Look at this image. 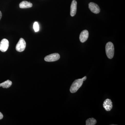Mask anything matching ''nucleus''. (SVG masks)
<instances>
[{
  "label": "nucleus",
  "instance_id": "1a4fd4ad",
  "mask_svg": "<svg viewBox=\"0 0 125 125\" xmlns=\"http://www.w3.org/2000/svg\"><path fill=\"white\" fill-rule=\"evenodd\" d=\"M89 32L87 30L82 31L80 35L79 39L81 42H85L88 38Z\"/></svg>",
  "mask_w": 125,
  "mask_h": 125
},
{
  "label": "nucleus",
  "instance_id": "f03ea898",
  "mask_svg": "<svg viewBox=\"0 0 125 125\" xmlns=\"http://www.w3.org/2000/svg\"><path fill=\"white\" fill-rule=\"evenodd\" d=\"M83 81L82 79L76 80L73 82L70 88V92L72 93H76L83 85Z\"/></svg>",
  "mask_w": 125,
  "mask_h": 125
},
{
  "label": "nucleus",
  "instance_id": "20e7f679",
  "mask_svg": "<svg viewBox=\"0 0 125 125\" xmlns=\"http://www.w3.org/2000/svg\"><path fill=\"white\" fill-rule=\"evenodd\" d=\"M60 58V56L58 53H53L46 56L44 58L45 61L48 62H52L58 60Z\"/></svg>",
  "mask_w": 125,
  "mask_h": 125
},
{
  "label": "nucleus",
  "instance_id": "4468645a",
  "mask_svg": "<svg viewBox=\"0 0 125 125\" xmlns=\"http://www.w3.org/2000/svg\"><path fill=\"white\" fill-rule=\"evenodd\" d=\"M3 117V114H2L1 112H0V120L2 119Z\"/></svg>",
  "mask_w": 125,
  "mask_h": 125
},
{
  "label": "nucleus",
  "instance_id": "7ed1b4c3",
  "mask_svg": "<svg viewBox=\"0 0 125 125\" xmlns=\"http://www.w3.org/2000/svg\"><path fill=\"white\" fill-rule=\"evenodd\" d=\"M26 46V43L24 39L21 38L19 40L16 46V49L18 52H23L24 51Z\"/></svg>",
  "mask_w": 125,
  "mask_h": 125
},
{
  "label": "nucleus",
  "instance_id": "f8f14e48",
  "mask_svg": "<svg viewBox=\"0 0 125 125\" xmlns=\"http://www.w3.org/2000/svg\"><path fill=\"white\" fill-rule=\"evenodd\" d=\"M97 123V121L94 118H89L86 121V125H94Z\"/></svg>",
  "mask_w": 125,
  "mask_h": 125
},
{
  "label": "nucleus",
  "instance_id": "f257e3e1",
  "mask_svg": "<svg viewBox=\"0 0 125 125\" xmlns=\"http://www.w3.org/2000/svg\"><path fill=\"white\" fill-rule=\"evenodd\" d=\"M105 50L108 58L110 59L113 58L114 54V48L113 43L111 42L107 43L105 47Z\"/></svg>",
  "mask_w": 125,
  "mask_h": 125
},
{
  "label": "nucleus",
  "instance_id": "dca6fc26",
  "mask_svg": "<svg viewBox=\"0 0 125 125\" xmlns=\"http://www.w3.org/2000/svg\"><path fill=\"white\" fill-rule=\"evenodd\" d=\"M2 14L1 13V11H0V20L1 19V17H2Z\"/></svg>",
  "mask_w": 125,
  "mask_h": 125
},
{
  "label": "nucleus",
  "instance_id": "9d476101",
  "mask_svg": "<svg viewBox=\"0 0 125 125\" xmlns=\"http://www.w3.org/2000/svg\"><path fill=\"white\" fill-rule=\"evenodd\" d=\"M32 6V4L31 2L23 1L21 2L19 4V7L21 9H27L31 8Z\"/></svg>",
  "mask_w": 125,
  "mask_h": 125
},
{
  "label": "nucleus",
  "instance_id": "0eeeda50",
  "mask_svg": "<svg viewBox=\"0 0 125 125\" xmlns=\"http://www.w3.org/2000/svg\"><path fill=\"white\" fill-rule=\"evenodd\" d=\"M103 106L106 111H111L113 107L111 99H106L104 102Z\"/></svg>",
  "mask_w": 125,
  "mask_h": 125
},
{
  "label": "nucleus",
  "instance_id": "ddd939ff",
  "mask_svg": "<svg viewBox=\"0 0 125 125\" xmlns=\"http://www.w3.org/2000/svg\"><path fill=\"white\" fill-rule=\"evenodd\" d=\"M33 29L35 32H38L39 30V25L37 22H36L33 24Z\"/></svg>",
  "mask_w": 125,
  "mask_h": 125
},
{
  "label": "nucleus",
  "instance_id": "423d86ee",
  "mask_svg": "<svg viewBox=\"0 0 125 125\" xmlns=\"http://www.w3.org/2000/svg\"><path fill=\"white\" fill-rule=\"evenodd\" d=\"M89 8L91 11L94 13L98 14L101 11V9L98 5L93 2L89 3Z\"/></svg>",
  "mask_w": 125,
  "mask_h": 125
},
{
  "label": "nucleus",
  "instance_id": "6e6552de",
  "mask_svg": "<svg viewBox=\"0 0 125 125\" xmlns=\"http://www.w3.org/2000/svg\"><path fill=\"white\" fill-rule=\"evenodd\" d=\"M77 2L75 0H73L71 5L70 15L74 16L76 14L77 10Z\"/></svg>",
  "mask_w": 125,
  "mask_h": 125
},
{
  "label": "nucleus",
  "instance_id": "9b49d317",
  "mask_svg": "<svg viewBox=\"0 0 125 125\" xmlns=\"http://www.w3.org/2000/svg\"><path fill=\"white\" fill-rule=\"evenodd\" d=\"M12 84V82L8 80L1 83H0V87H2L4 88H8L10 87Z\"/></svg>",
  "mask_w": 125,
  "mask_h": 125
},
{
  "label": "nucleus",
  "instance_id": "2eb2a0df",
  "mask_svg": "<svg viewBox=\"0 0 125 125\" xmlns=\"http://www.w3.org/2000/svg\"><path fill=\"white\" fill-rule=\"evenodd\" d=\"M86 79H87V77H86V76H84L83 78H82V80H83V81H84L86 80Z\"/></svg>",
  "mask_w": 125,
  "mask_h": 125
},
{
  "label": "nucleus",
  "instance_id": "39448f33",
  "mask_svg": "<svg viewBox=\"0 0 125 125\" xmlns=\"http://www.w3.org/2000/svg\"><path fill=\"white\" fill-rule=\"evenodd\" d=\"M9 43L7 39H2L0 42V51L2 52H6L9 48Z\"/></svg>",
  "mask_w": 125,
  "mask_h": 125
}]
</instances>
